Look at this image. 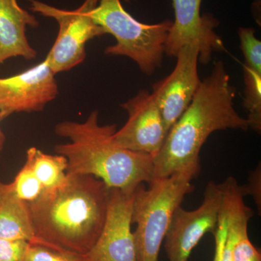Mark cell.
Returning a JSON list of instances; mask_svg holds the SVG:
<instances>
[{"label": "cell", "mask_w": 261, "mask_h": 261, "mask_svg": "<svg viewBox=\"0 0 261 261\" xmlns=\"http://www.w3.org/2000/svg\"><path fill=\"white\" fill-rule=\"evenodd\" d=\"M236 88L222 61L215 62L210 74L201 81L191 103L170 128L159 153L153 157V177L186 173L196 178L201 171L200 153L216 130L249 128L247 118L233 106Z\"/></svg>", "instance_id": "1"}, {"label": "cell", "mask_w": 261, "mask_h": 261, "mask_svg": "<svg viewBox=\"0 0 261 261\" xmlns=\"http://www.w3.org/2000/svg\"><path fill=\"white\" fill-rule=\"evenodd\" d=\"M64 185L29 203L32 242L79 254L92 250L107 216L110 188L88 175H67Z\"/></svg>", "instance_id": "2"}, {"label": "cell", "mask_w": 261, "mask_h": 261, "mask_svg": "<svg viewBox=\"0 0 261 261\" xmlns=\"http://www.w3.org/2000/svg\"><path fill=\"white\" fill-rule=\"evenodd\" d=\"M115 124L100 125L93 111L83 122L64 121L55 128L57 135L68 139L55 147L68 161L67 175H88L102 180L109 188L135 192L153 177V158L132 152L115 142Z\"/></svg>", "instance_id": "3"}, {"label": "cell", "mask_w": 261, "mask_h": 261, "mask_svg": "<svg viewBox=\"0 0 261 261\" xmlns=\"http://www.w3.org/2000/svg\"><path fill=\"white\" fill-rule=\"evenodd\" d=\"M193 178L186 173L154 178L136 188L132 209V224L139 261H159L160 250L173 213L194 190Z\"/></svg>", "instance_id": "4"}, {"label": "cell", "mask_w": 261, "mask_h": 261, "mask_svg": "<svg viewBox=\"0 0 261 261\" xmlns=\"http://www.w3.org/2000/svg\"><path fill=\"white\" fill-rule=\"evenodd\" d=\"M92 16L106 34L116 40L105 49L106 55L130 58L147 75L161 66L172 21L141 23L123 8L121 0H99Z\"/></svg>", "instance_id": "5"}, {"label": "cell", "mask_w": 261, "mask_h": 261, "mask_svg": "<svg viewBox=\"0 0 261 261\" xmlns=\"http://www.w3.org/2000/svg\"><path fill=\"white\" fill-rule=\"evenodd\" d=\"M29 1L33 12L55 19L59 27L56 42L44 59L56 74L83 63L87 43L106 34L92 16L99 0H85L73 10L59 9L39 0Z\"/></svg>", "instance_id": "6"}, {"label": "cell", "mask_w": 261, "mask_h": 261, "mask_svg": "<svg viewBox=\"0 0 261 261\" xmlns=\"http://www.w3.org/2000/svg\"><path fill=\"white\" fill-rule=\"evenodd\" d=\"M222 196V185L211 181L206 185L203 201L197 209L187 211L181 206L176 208L164 239L169 261H189L192 250L206 233L215 232Z\"/></svg>", "instance_id": "7"}, {"label": "cell", "mask_w": 261, "mask_h": 261, "mask_svg": "<svg viewBox=\"0 0 261 261\" xmlns=\"http://www.w3.org/2000/svg\"><path fill=\"white\" fill-rule=\"evenodd\" d=\"M175 20L170 29L165 53L176 57L182 47L195 44L199 62L210 63L213 53L224 50V42L215 32L219 20L211 14L201 15L202 0H172Z\"/></svg>", "instance_id": "8"}, {"label": "cell", "mask_w": 261, "mask_h": 261, "mask_svg": "<svg viewBox=\"0 0 261 261\" xmlns=\"http://www.w3.org/2000/svg\"><path fill=\"white\" fill-rule=\"evenodd\" d=\"M121 106L128 113V120L114 134L115 142L132 152L154 157L162 148L168 132L152 93L142 89Z\"/></svg>", "instance_id": "9"}, {"label": "cell", "mask_w": 261, "mask_h": 261, "mask_svg": "<svg viewBox=\"0 0 261 261\" xmlns=\"http://www.w3.org/2000/svg\"><path fill=\"white\" fill-rule=\"evenodd\" d=\"M56 73L44 60L18 74L0 78V118L40 112L59 94Z\"/></svg>", "instance_id": "10"}, {"label": "cell", "mask_w": 261, "mask_h": 261, "mask_svg": "<svg viewBox=\"0 0 261 261\" xmlns=\"http://www.w3.org/2000/svg\"><path fill=\"white\" fill-rule=\"evenodd\" d=\"M134 197L135 192L110 188L106 222L88 253L90 261H139L132 231Z\"/></svg>", "instance_id": "11"}, {"label": "cell", "mask_w": 261, "mask_h": 261, "mask_svg": "<svg viewBox=\"0 0 261 261\" xmlns=\"http://www.w3.org/2000/svg\"><path fill=\"white\" fill-rule=\"evenodd\" d=\"M176 58L177 61L174 69L166 78L152 84L151 92L168 132L190 106L201 83L197 70V46L185 45Z\"/></svg>", "instance_id": "12"}, {"label": "cell", "mask_w": 261, "mask_h": 261, "mask_svg": "<svg viewBox=\"0 0 261 261\" xmlns=\"http://www.w3.org/2000/svg\"><path fill=\"white\" fill-rule=\"evenodd\" d=\"M34 15L20 8L17 0H0V65L10 58L35 59L37 51L29 44L27 27H37Z\"/></svg>", "instance_id": "13"}, {"label": "cell", "mask_w": 261, "mask_h": 261, "mask_svg": "<svg viewBox=\"0 0 261 261\" xmlns=\"http://www.w3.org/2000/svg\"><path fill=\"white\" fill-rule=\"evenodd\" d=\"M34 238L29 203L17 197L10 183L0 181V238L30 243Z\"/></svg>", "instance_id": "14"}, {"label": "cell", "mask_w": 261, "mask_h": 261, "mask_svg": "<svg viewBox=\"0 0 261 261\" xmlns=\"http://www.w3.org/2000/svg\"><path fill=\"white\" fill-rule=\"evenodd\" d=\"M27 160L44 187V191L55 190L67 181L68 161L61 154H50L35 147L27 152Z\"/></svg>", "instance_id": "15"}, {"label": "cell", "mask_w": 261, "mask_h": 261, "mask_svg": "<svg viewBox=\"0 0 261 261\" xmlns=\"http://www.w3.org/2000/svg\"><path fill=\"white\" fill-rule=\"evenodd\" d=\"M245 97L244 106L248 112L249 128L261 132V74L243 65Z\"/></svg>", "instance_id": "16"}, {"label": "cell", "mask_w": 261, "mask_h": 261, "mask_svg": "<svg viewBox=\"0 0 261 261\" xmlns=\"http://www.w3.org/2000/svg\"><path fill=\"white\" fill-rule=\"evenodd\" d=\"M10 185L17 197L28 203L38 200L44 191V187L27 160Z\"/></svg>", "instance_id": "17"}, {"label": "cell", "mask_w": 261, "mask_h": 261, "mask_svg": "<svg viewBox=\"0 0 261 261\" xmlns=\"http://www.w3.org/2000/svg\"><path fill=\"white\" fill-rule=\"evenodd\" d=\"M24 261H90V258L88 253L65 251L37 242H30Z\"/></svg>", "instance_id": "18"}, {"label": "cell", "mask_w": 261, "mask_h": 261, "mask_svg": "<svg viewBox=\"0 0 261 261\" xmlns=\"http://www.w3.org/2000/svg\"><path fill=\"white\" fill-rule=\"evenodd\" d=\"M255 34V29L252 28L239 29L240 48L245 57L243 65L261 74V42Z\"/></svg>", "instance_id": "19"}, {"label": "cell", "mask_w": 261, "mask_h": 261, "mask_svg": "<svg viewBox=\"0 0 261 261\" xmlns=\"http://www.w3.org/2000/svg\"><path fill=\"white\" fill-rule=\"evenodd\" d=\"M233 261H261L260 252L254 247L248 237L247 227L239 233L231 250Z\"/></svg>", "instance_id": "20"}, {"label": "cell", "mask_w": 261, "mask_h": 261, "mask_svg": "<svg viewBox=\"0 0 261 261\" xmlns=\"http://www.w3.org/2000/svg\"><path fill=\"white\" fill-rule=\"evenodd\" d=\"M29 243L23 240L0 238V261H24Z\"/></svg>", "instance_id": "21"}, {"label": "cell", "mask_w": 261, "mask_h": 261, "mask_svg": "<svg viewBox=\"0 0 261 261\" xmlns=\"http://www.w3.org/2000/svg\"><path fill=\"white\" fill-rule=\"evenodd\" d=\"M228 226V216L227 211L224 204L221 203L219 221L216 231L214 233L215 237V252L214 261H223V250Z\"/></svg>", "instance_id": "22"}, {"label": "cell", "mask_w": 261, "mask_h": 261, "mask_svg": "<svg viewBox=\"0 0 261 261\" xmlns=\"http://www.w3.org/2000/svg\"><path fill=\"white\" fill-rule=\"evenodd\" d=\"M243 190L245 196H252L260 214L261 211V168L260 163L249 175L248 183L243 185Z\"/></svg>", "instance_id": "23"}, {"label": "cell", "mask_w": 261, "mask_h": 261, "mask_svg": "<svg viewBox=\"0 0 261 261\" xmlns=\"http://www.w3.org/2000/svg\"><path fill=\"white\" fill-rule=\"evenodd\" d=\"M3 121L0 118V123ZM5 141H6V137H5V133L2 129L0 126V156H1L2 152H3V148H4Z\"/></svg>", "instance_id": "24"}, {"label": "cell", "mask_w": 261, "mask_h": 261, "mask_svg": "<svg viewBox=\"0 0 261 261\" xmlns=\"http://www.w3.org/2000/svg\"><path fill=\"white\" fill-rule=\"evenodd\" d=\"M256 6H257V10H258V5L259 7H260V0H257V3H256Z\"/></svg>", "instance_id": "25"}, {"label": "cell", "mask_w": 261, "mask_h": 261, "mask_svg": "<svg viewBox=\"0 0 261 261\" xmlns=\"http://www.w3.org/2000/svg\"></svg>", "instance_id": "26"}]
</instances>
